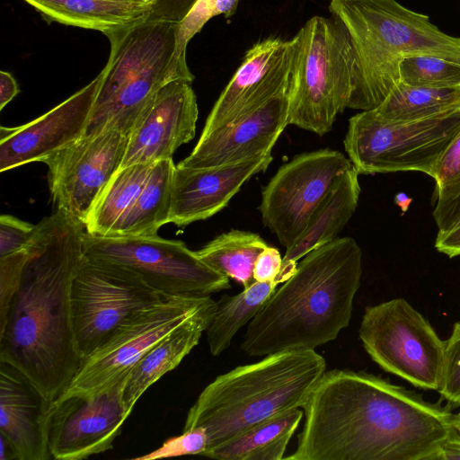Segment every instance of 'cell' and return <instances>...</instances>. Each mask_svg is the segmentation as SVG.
<instances>
[{
  "mask_svg": "<svg viewBox=\"0 0 460 460\" xmlns=\"http://www.w3.org/2000/svg\"><path fill=\"white\" fill-rule=\"evenodd\" d=\"M288 460H437L455 431L450 404L363 371H325L302 408Z\"/></svg>",
  "mask_w": 460,
  "mask_h": 460,
  "instance_id": "6da1fadb",
  "label": "cell"
},
{
  "mask_svg": "<svg viewBox=\"0 0 460 460\" xmlns=\"http://www.w3.org/2000/svg\"><path fill=\"white\" fill-rule=\"evenodd\" d=\"M85 232L81 221L61 209L35 226L20 284L0 318V361L22 371L51 402L83 362L70 291Z\"/></svg>",
  "mask_w": 460,
  "mask_h": 460,
  "instance_id": "7a4b0ae2",
  "label": "cell"
},
{
  "mask_svg": "<svg viewBox=\"0 0 460 460\" xmlns=\"http://www.w3.org/2000/svg\"><path fill=\"white\" fill-rule=\"evenodd\" d=\"M361 276L362 251L352 237L311 251L248 323L242 350L262 357L334 341L349 324Z\"/></svg>",
  "mask_w": 460,
  "mask_h": 460,
  "instance_id": "3957f363",
  "label": "cell"
},
{
  "mask_svg": "<svg viewBox=\"0 0 460 460\" xmlns=\"http://www.w3.org/2000/svg\"><path fill=\"white\" fill-rule=\"evenodd\" d=\"M326 371L314 349L286 350L217 376L190 408L183 430L201 428L208 449L286 411L303 408Z\"/></svg>",
  "mask_w": 460,
  "mask_h": 460,
  "instance_id": "277c9868",
  "label": "cell"
},
{
  "mask_svg": "<svg viewBox=\"0 0 460 460\" xmlns=\"http://www.w3.org/2000/svg\"><path fill=\"white\" fill-rule=\"evenodd\" d=\"M332 18L352 47L355 73L349 107L376 108L400 82L399 65L411 53L438 56L460 64V38L396 0H331Z\"/></svg>",
  "mask_w": 460,
  "mask_h": 460,
  "instance_id": "5b68a950",
  "label": "cell"
},
{
  "mask_svg": "<svg viewBox=\"0 0 460 460\" xmlns=\"http://www.w3.org/2000/svg\"><path fill=\"white\" fill-rule=\"evenodd\" d=\"M180 22L146 18L109 31L108 62L83 137L114 130L128 137L157 92L175 79L191 82L176 57Z\"/></svg>",
  "mask_w": 460,
  "mask_h": 460,
  "instance_id": "8992f818",
  "label": "cell"
},
{
  "mask_svg": "<svg viewBox=\"0 0 460 460\" xmlns=\"http://www.w3.org/2000/svg\"><path fill=\"white\" fill-rule=\"evenodd\" d=\"M291 40L288 125L323 136L349 107L355 73L352 47L332 17L318 15Z\"/></svg>",
  "mask_w": 460,
  "mask_h": 460,
  "instance_id": "52a82bcc",
  "label": "cell"
},
{
  "mask_svg": "<svg viewBox=\"0 0 460 460\" xmlns=\"http://www.w3.org/2000/svg\"><path fill=\"white\" fill-rule=\"evenodd\" d=\"M459 130L460 110L412 121L382 119L368 110L349 119L343 144L358 174L414 171L433 178Z\"/></svg>",
  "mask_w": 460,
  "mask_h": 460,
  "instance_id": "ba28073f",
  "label": "cell"
},
{
  "mask_svg": "<svg viewBox=\"0 0 460 460\" xmlns=\"http://www.w3.org/2000/svg\"><path fill=\"white\" fill-rule=\"evenodd\" d=\"M358 335L382 369L415 387L438 390L445 341L404 298L366 307Z\"/></svg>",
  "mask_w": 460,
  "mask_h": 460,
  "instance_id": "9c48e42d",
  "label": "cell"
},
{
  "mask_svg": "<svg viewBox=\"0 0 460 460\" xmlns=\"http://www.w3.org/2000/svg\"><path fill=\"white\" fill-rule=\"evenodd\" d=\"M84 256L138 275L167 296H210L231 288L229 278L207 265L181 241L153 236L84 235Z\"/></svg>",
  "mask_w": 460,
  "mask_h": 460,
  "instance_id": "30bf717a",
  "label": "cell"
},
{
  "mask_svg": "<svg viewBox=\"0 0 460 460\" xmlns=\"http://www.w3.org/2000/svg\"><path fill=\"white\" fill-rule=\"evenodd\" d=\"M169 296L127 269L84 254L70 291L75 347L83 360L129 315Z\"/></svg>",
  "mask_w": 460,
  "mask_h": 460,
  "instance_id": "8fae6325",
  "label": "cell"
},
{
  "mask_svg": "<svg viewBox=\"0 0 460 460\" xmlns=\"http://www.w3.org/2000/svg\"><path fill=\"white\" fill-rule=\"evenodd\" d=\"M210 298V296H171L132 314L83 360L75 376L56 400L93 395L118 383L153 346Z\"/></svg>",
  "mask_w": 460,
  "mask_h": 460,
  "instance_id": "7c38bea8",
  "label": "cell"
},
{
  "mask_svg": "<svg viewBox=\"0 0 460 460\" xmlns=\"http://www.w3.org/2000/svg\"><path fill=\"white\" fill-rule=\"evenodd\" d=\"M352 167L342 153L328 148L296 155L279 167L261 192V220L286 249L305 228L336 180Z\"/></svg>",
  "mask_w": 460,
  "mask_h": 460,
  "instance_id": "4fadbf2b",
  "label": "cell"
},
{
  "mask_svg": "<svg viewBox=\"0 0 460 460\" xmlns=\"http://www.w3.org/2000/svg\"><path fill=\"white\" fill-rule=\"evenodd\" d=\"M128 142V136L107 130L83 137L43 160L57 209L84 225L105 186L121 167Z\"/></svg>",
  "mask_w": 460,
  "mask_h": 460,
  "instance_id": "5bb4252c",
  "label": "cell"
},
{
  "mask_svg": "<svg viewBox=\"0 0 460 460\" xmlns=\"http://www.w3.org/2000/svg\"><path fill=\"white\" fill-rule=\"evenodd\" d=\"M127 377L93 395H73L51 402L48 443L52 459L81 460L113 447L131 413L123 402Z\"/></svg>",
  "mask_w": 460,
  "mask_h": 460,
  "instance_id": "9a60e30c",
  "label": "cell"
},
{
  "mask_svg": "<svg viewBox=\"0 0 460 460\" xmlns=\"http://www.w3.org/2000/svg\"><path fill=\"white\" fill-rule=\"evenodd\" d=\"M292 63L291 40L270 37L255 43L214 104L201 134L233 122L288 88Z\"/></svg>",
  "mask_w": 460,
  "mask_h": 460,
  "instance_id": "2e32d148",
  "label": "cell"
},
{
  "mask_svg": "<svg viewBox=\"0 0 460 460\" xmlns=\"http://www.w3.org/2000/svg\"><path fill=\"white\" fill-rule=\"evenodd\" d=\"M191 84L175 79L157 92L128 135L121 167L172 158L193 139L199 109Z\"/></svg>",
  "mask_w": 460,
  "mask_h": 460,
  "instance_id": "e0dca14e",
  "label": "cell"
},
{
  "mask_svg": "<svg viewBox=\"0 0 460 460\" xmlns=\"http://www.w3.org/2000/svg\"><path fill=\"white\" fill-rule=\"evenodd\" d=\"M100 84L98 75L88 84L36 119L0 129V171L43 162L80 139L85 130Z\"/></svg>",
  "mask_w": 460,
  "mask_h": 460,
  "instance_id": "ac0fdd59",
  "label": "cell"
},
{
  "mask_svg": "<svg viewBox=\"0 0 460 460\" xmlns=\"http://www.w3.org/2000/svg\"><path fill=\"white\" fill-rule=\"evenodd\" d=\"M288 87L233 122L201 134L191 153L177 165L215 167L271 153L288 126Z\"/></svg>",
  "mask_w": 460,
  "mask_h": 460,
  "instance_id": "d6986e66",
  "label": "cell"
},
{
  "mask_svg": "<svg viewBox=\"0 0 460 460\" xmlns=\"http://www.w3.org/2000/svg\"><path fill=\"white\" fill-rule=\"evenodd\" d=\"M271 153L239 163L206 168L175 165L172 181L169 223L184 226L221 211L241 187L267 170Z\"/></svg>",
  "mask_w": 460,
  "mask_h": 460,
  "instance_id": "ffe728a7",
  "label": "cell"
},
{
  "mask_svg": "<svg viewBox=\"0 0 460 460\" xmlns=\"http://www.w3.org/2000/svg\"><path fill=\"white\" fill-rule=\"evenodd\" d=\"M50 405L22 371L0 361V434L13 444L20 460L52 459L48 443Z\"/></svg>",
  "mask_w": 460,
  "mask_h": 460,
  "instance_id": "44dd1931",
  "label": "cell"
},
{
  "mask_svg": "<svg viewBox=\"0 0 460 460\" xmlns=\"http://www.w3.org/2000/svg\"><path fill=\"white\" fill-rule=\"evenodd\" d=\"M217 310L210 298L195 314L153 346L128 375L123 392L126 409L132 411L137 400L164 374L174 369L198 345Z\"/></svg>",
  "mask_w": 460,
  "mask_h": 460,
  "instance_id": "7402d4cb",
  "label": "cell"
},
{
  "mask_svg": "<svg viewBox=\"0 0 460 460\" xmlns=\"http://www.w3.org/2000/svg\"><path fill=\"white\" fill-rule=\"evenodd\" d=\"M358 175L352 166L336 180L302 234L287 248L275 281L280 284L288 280L295 273L298 260L337 238L357 208L360 194Z\"/></svg>",
  "mask_w": 460,
  "mask_h": 460,
  "instance_id": "603a6c76",
  "label": "cell"
},
{
  "mask_svg": "<svg viewBox=\"0 0 460 460\" xmlns=\"http://www.w3.org/2000/svg\"><path fill=\"white\" fill-rule=\"evenodd\" d=\"M304 411L291 410L206 450L201 456L218 460H281Z\"/></svg>",
  "mask_w": 460,
  "mask_h": 460,
  "instance_id": "cb8c5ba5",
  "label": "cell"
},
{
  "mask_svg": "<svg viewBox=\"0 0 460 460\" xmlns=\"http://www.w3.org/2000/svg\"><path fill=\"white\" fill-rule=\"evenodd\" d=\"M49 21L104 35L147 17L150 8L129 6L109 0H23Z\"/></svg>",
  "mask_w": 460,
  "mask_h": 460,
  "instance_id": "d4e9b609",
  "label": "cell"
},
{
  "mask_svg": "<svg viewBox=\"0 0 460 460\" xmlns=\"http://www.w3.org/2000/svg\"><path fill=\"white\" fill-rule=\"evenodd\" d=\"M154 164H135L115 172L84 223L88 234L105 237L115 234L133 208Z\"/></svg>",
  "mask_w": 460,
  "mask_h": 460,
  "instance_id": "484cf974",
  "label": "cell"
},
{
  "mask_svg": "<svg viewBox=\"0 0 460 460\" xmlns=\"http://www.w3.org/2000/svg\"><path fill=\"white\" fill-rule=\"evenodd\" d=\"M174 167L172 158L154 164L133 208L111 237L157 235L169 223Z\"/></svg>",
  "mask_w": 460,
  "mask_h": 460,
  "instance_id": "4316f807",
  "label": "cell"
},
{
  "mask_svg": "<svg viewBox=\"0 0 460 460\" xmlns=\"http://www.w3.org/2000/svg\"><path fill=\"white\" fill-rule=\"evenodd\" d=\"M460 110V88H427L396 84L373 112L391 121L431 119Z\"/></svg>",
  "mask_w": 460,
  "mask_h": 460,
  "instance_id": "83f0119b",
  "label": "cell"
},
{
  "mask_svg": "<svg viewBox=\"0 0 460 460\" xmlns=\"http://www.w3.org/2000/svg\"><path fill=\"white\" fill-rule=\"evenodd\" d=\"M268 246L255 233L231 229L215 237L196 253L210 268L246 288L256 282L254 264L259 254Z\"/></svg>",
  "mask_w": 460,
  "mask_h": 460,
  "instance_id": "f1b7e54d",
  "label": "cell"
},
{
  "mask_svg": "<svg viewBox=\"0 0 460 460\" xmlns=\"http://www.w3.org/2000/svg\"><path fill=\"white\" fill-rule=\"evenodd\" d=\"M278 285L277 281H256L237 295L221 296L206 331L212 356L220 355L231 345L237 332L253 319Z\"/></svg>",
  "mask_w": 460,
  "mask_h": 460,
  "instance_id": "f546056e",
  "label": "cell"
},
{
  "mask_svg": "<svg viewBox=\"0 0 460 460\" xmlns=\"http://www.w3.org/2000/svg\"><path fill=\"white\" fill-rule=\"evenodd\" d=\"M400 81L427 88H460V64L429 54L402 56L399 65Z\"/></svg>",
  "mask_w": 460,
  "mask_h": 460,
  "instance_id": "4dcf8cb0",
  "label": "cell"
},
{
  "mask_svg": "<svg viewBox=\"0 0 460 460\" xmlns=\"http://www.w3.org/2000/svg\"><path fill=\"white\" fill-rule=\"evenodd\" d=\"M438 392L449 404L460 406V322L445 341L440 385Z\"/></svg>",
  "mask_w": 460,
  "mask_h": 460,
  "instance_id": "1f68e13d",
  "label": "cell"
},
{
  "mask_svg": "<svg viewBox=\"0 0 460 460\" xmlns=\"http://www.w3.org/2000/svg\"><path fill=\"white\" fill-rule=\"evenodd\" d=\"M208 448V437L203 429L183 430L179 436L165 440L157 449L134 457L136 460H155L181 456H201Z\"/></svg>",
  "mask_w": 460,
  "mask_h": 460,
  "instance_id": "d6a6232c",
  "label": "cell"
},
{
  "mask_svg": "<svg viewBox=\"0 0 460 460\" xmlns=\"http://www.w3.org/2000/svg\"><path fill=\"white\" fill-rule=\"evenodd\" d=\"M28 256V250L24 248L0 257V318L18 288Z\"/></svg>",
  "mask_w": 460,
  "mask_h": 460,
  "instance_id": "836d02e7",
  "label": "cell"
},
{
  "mask_svg": "<svg viewBox=\"0 0 460 460\" xmlns=\"http://www.w3.org/2000/svg\"><path fill=\"white\" fill-rule=\"evenodd\" d=\"M433 217L439 231L449 229L460 222V177L436 190Z\"/></svg>",
  "mask_w": 460,
  "mask_h": 460,
  "instance_id": "e575fe53",
  "label": "cell"
},
{
  "mask_svg": "<svg viewBox=\"0 0 460 460\" xmlns=\"http://www.w3.org/2000/svg\"><path fill=\"white\" fill-rule=\"evenodd\" d=\"M35 226L11 215L0 217V257L24 249L31 239Z\"/></svg>",
  "mask_w": 460,
  "mask_h": 460,
  "instance_id": "d590c367",
  "label": "cell"
},
{
  "mask_svg": "<svg viewBox=\"0 0 460 460\" xmlns=\"http://www.w3.org/2000/svg\"><path fill=\"white\" fill-rule=\"evenodd\" d=\"M460 177V130L439 159L433 179L438 190Z\"/></svg>",
  "mask_w": 460,
  "mask_h": 460,
  "instance_id": "8d00e7d4",
  "label": "cell"
},
{
  "mask_svg": "<svg viewBox=\"0 0 460 460\" xmlns=\"http://www.w3.org/2000/svg\"><path fill=\"white\" fill-rule=\"evenodd\" d=\"M198 0H156L151 6L147 20L181 22Z\"/></svg>",
  "mask_w": 460,
  "mask_h": 460,
  "instance_id": "74e56055",
  "label": "cell"
},
{
  "mask_svg": "<svg viewBox=\"0 0 460 460\" xmlns=\"http://www.w3.org/2000/svg\"><path fill=\"white\" fill-rule=\"evenodd\" d=\"M282 258L277 248L268 246L258 256L254 268L253 278L258 282L275 281L279 273Z\"/></svg>",
  "mask_w": 460,
  "mask_h": 460,
  "instance_id": "f35d334b",
  "label": "cell"
},
{
  "mask_svg": "<svg viewBox=\"0 0 460 460\" xmlns=\"http://www.w3.org/2000/svg\"><path fill=\"white\" fill-rule=\"evenodd\" d=\"M436 249L449 258L460 255V222L453 227L438 232L436 241Z\"/></svg>",
  "mask_w": 460,
  "mask_h": 460,
  "instance_id": "ab89813d",
  "label": "cell"
},
{
  "mask_svg": "<svg viewBox=\"0 0 460 460\" xmlns=\"http://www.w3.org/2000/svg\"><path fill=\"white\" fill-rule=\"evenodd\" d=\"M18 84L13 76L5 71L0 72V110L8 104L19 93Z\"/></svg>",
  "mask_w": 460,
  "mask_h": 460,
  "instance_id": "60d3db41",
  "label": "cell"
},
{
  "mask_svg": "<svg viewBox=\"0 0 460 460\" xmlns=\"http://www.w3.org/2000/svg\"><path fill=\"white\" fill-rule=\"evenodd\" d=\"M0 460H20V456L13 444L0 434Z\"/></svg>",
  "mask_w": 460,
  "mask_h": 460,
  "instance_id": "b9f144b4",
  "label": "cell"
},
{
  "mask_svg": "<svg viewBox=\"0 0 460 460\" xmlns=\"http://www.w3.org/2000/svg\"><path fill=\"white\" fill-rule=\"evenodd\" d=\"M239 0H216L215 9L217 15L224 14L226 17L232 16L236 9Z\"/></svg>",
  "mask_w": 460,
  "mask_h": 460,
  "instance_id": "7bdbcfd3",
  "label": "cell"
},
{
  "mask_svg": "<svg viewBox=\"0 0 460 460\" xmlns=\"http://www.w3.org/2000/svg\"><path fill=\"white\" fill-rule=\"evenodd\" d=\"M109 1L116 2L119 4L129 5V6L151 8L153 4L156 0H109Z\"/></svg>",
  "mask_w": 460,
  "mask_h": 460,
  "instance_id": "ee69618b",
  "label": "cell"
},
{
  "mask_svg": "<svg viewBox=\"0 0 460 460\" xmlns=\"http://www.w3.org/2000/svg\"><path fill=\"white\" fill-rule=\"evenodd\" d=\"M394 202L402 211H406L411 202V199L404 193H398L394 197Z\"/></svg>",
  "mask_w": 460,
  "mask_h": 460,
  "instance_id": "f6af8a7d",
  "label": "cell"
},
{
  "mask_svg": "<svg viewBox=\"0 0 460 460\" xmlns=\"http://www.w3.org/2000/svg\"><path fill=\"white\" fill-rule=\"evenodd\" d=\"M453 427L456 431L460 435V412L453 416Z\"/></svg>",
  "mask_w": 460,
  "mask_h": 460,
  "instance_id": "bcb514c9",
  "label": "cell"
}]
</instances>
